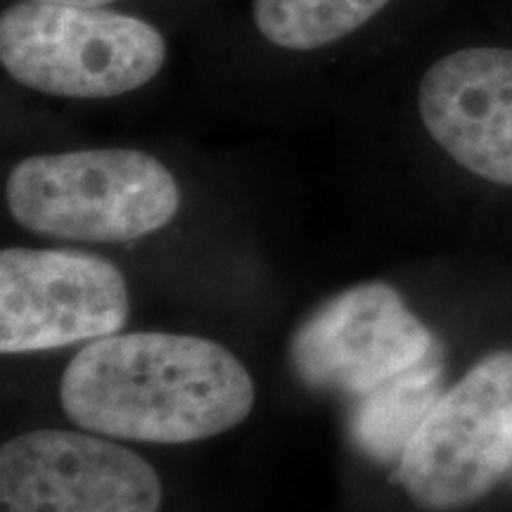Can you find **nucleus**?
Here are the masks:
<instances>
[{"mask_svg":"<svg viewBox=\"0 0 512 512\" xmlns=\"http://www.w3.org/2000/svg\"><path fill=\"white\" fill-rule=\"evenodd\" d=\"M62 411L81 430L138 444H192L242 425L256 384L214 339L181 332H114L64 368Z\"/></svg>","mask_w":512,"mask_h":512,"instance_id":"obj_1","label":"nucleus"},{"mask_svg":"<svg viewBox=\"0 0 512 512\" xmlns=\"http://www.w3.org/2000/svg\"><path fill=\"white\" fill-rule=\"evenodd\" d=\"M181 202L169 166L131 147L31 155L5 178V207L17 226L83 245L147 238L176 219Z\"/></svg>","mask_w":512,"mask_h":512,"instance_id":"obj_2","label":"nucleus"},{"mask_svg":"<svg viewBox=\"0 0 512 512\" xmlns=\"http://www.w3.org/2000/svg\"><path fill=\"white\" fill-rule=\"evenodd\" d=\"M155 24L107 8L22 3L0 15V64L31 91L107 100L140 91L166 64Z\"/></svg>","mask_w":512,"mask_h":512,"instance_id":"obj_3","label":"nucleus"},{"mask_svg":"<svg viewBox=\"0 0 512 512\" xmlns=\"http://www.w3.org/2000/svg\"><path fill=\"white\" fill-rule=\"evenodd\" d=\"M510 475L512 349H501L441 392L403 451L399 482L422 510L453 512Z\"/></svg>","mask_w":512,"mask_h":512,"instance_id":"obj_4","label":"nucleus"},{"mask_svg":"<svg viewBox=\"0 0 512 512\" xmlns=\"http://www.w3.org/2000/svg\"><path fill=\"white\" fill-rule=\"evenodd\" d=\"M131 311L124 273L79 249L0 252V351L5 356L88 344L121 332Z\"/></svg>","mask_w":512,"mask_h":512,"instance_id":"obj_5","label":"nucleus"},{"mask_svg":"<svg viewBox=\"0 0 512 512\" xmlns=\"http://www.w3.org/2000/svg\"><path fill=\"white\" fill-rule=\"evenodd\" d=\"M164 484L140 453L88 430H29L0 446V512H159Z\"/></svg>","mask_w":512,"mask_h":512,"instance_id":"obj_6","label":"nucleus"},{"mask_svg":"<svg viewBox=\"0 0 512 512\" xmlns=\"http://www.w3.org/2000/svg\"><path fill=\"white\" fill-rule=\"evenodd\" d=\"M437 358L430 328L384 283L339 292L292 339L297 375L344 394H370Z\"/></svg>","mask_w":512,"mask_h":512,"instance_id":"obj_7","label":"nucleus"},{"mask_svg":"<svg viewBox=\"0 0 512 512\" xmlns=\"http://www.w3.org/2000/svg\"><path fill=\"white\" fill-rule=\"evenodd\" d=\"M427 136L460 169L512 188V48L453 50L418 86Z\"/></svg>","mask_w":512,"mask_h":512,"instance_id":"obj_8","label":"nucleus"},{"mask_svg":"<svg viewBox=\"0 0 512 512\" xmlns=\"http://www.w3.org/2000/svg\"><path fill=\"white\" fill-rule=\"evenodd\" d=\"M392 0H252L254 27L264 41L290 53H313L344 41Z\"/></svg>","mask_w":512,"mask_h":512,"instance_id":"obj_9","label":"nucleus"},{"mask_svg":"<svg viewBox=\"0 0 512 512\" xmlns=\"http://www.w3.org/2000/svg\"><path fill=\"white\" fill-rule=\"evenodd\" d=\"M441 396V361L401 375L370 392L356 420L358 441L377 458L401 460L408 441Z\"/></svg>","mask_w":512,"mask_h":512,"instance_id":"obj_10","label":"nucleus"},{"mask_svg":"<svg viewBox=\"0 0 512 512\" xmlns=\"http://www.w3.org/2000/svg\"><path fill=\"white\" fill-rule=\"evenodd\" d=\"M36 3H57V5H74V8H107L117 0H36Z\"/></svg>","mask_w":512,"mask_h":512,"instance_id":"obj_11","label":"nucleus"}]
</instances>
